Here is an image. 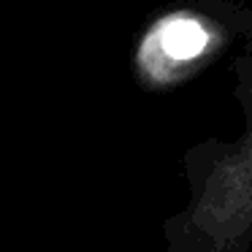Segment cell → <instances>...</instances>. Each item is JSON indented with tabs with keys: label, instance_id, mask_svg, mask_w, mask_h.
I'll return each instance as SVG.
<instances>
[{
	"label": "cell",
	"instance_id": "obj_1",
	"mask_svg": "<svg viewBox=\"0 0 252 252\" xmlns=\"http://www.w3.org/2000/svg\"><path fill=\"white\" fill-rule=\"evenodd\" d=\"M252 35V6L236 0H174L133 38L130 71L147 93H171L201 76Z\"/></svg>",
	"mask_w": 252,
	"mask_h": 252
},
{
	"label": "cell",
	"instance_id": "obj_2",
	"mask_svg": "<svg viewBox=\"0 0 252 252\" xmlns=\"http://www.w3.org/2000/svg\"><path fill=\"white\" fill-rule=\"evenodd\" d=\"M233 73L247 125L236 141H209L190 155L198 187L182 220L190 252H250L252 244V35L236 52Z\"/></svg>",
	"mask_w": 252,
	"mask_h": 252
},
{
	"label": "cell",
	"instance_id": "obj_3",
	"mask_svg": "<svg viewBox=\"0 0 252 252\" xmlns=\"http://www.w3.org/2000/svg\"><path fill=\"white\" fill-rule=\"evenodd\" d=\"M0 3H6V0H0Z\"/></svg>",
	"mask_w": 252,
	"mask_h": 252
}]
</instances>
